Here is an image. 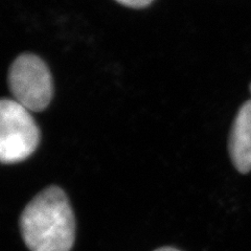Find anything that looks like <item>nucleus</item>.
Returning a JSON list of instances; mask_svg holds the SVG:
<instances>
[{
	"instance_id": "nucleus-1",
	"label": "nucleus",
	"mask_w": 251,
	"mask_h": 251,
	"mask_svg": "<svg viewBox=\"0 0 251 251\" xmlns=\"http://www.w3.org/2000/svg\"><path fill=\"white\" fill-rule=\"evenodd\" d=\"M19 227L30 251H70L75 220L65 192L53 185L39 193L23 209Z\"/></svg>"
},
{
	"instance_id": "nucleus-2",
	"label": "nucleus",
	"mask_w": 251,
	"mask_h": 251,
	"mask_svg": "<svg viewBox=\"0 0 251 251\" xmlns=\"http://www.w3.org/2000/svg\"><path fill=\"white\" fill-rule=\"evenodd\" d=\"M40 140V131L29 110L15 100L0 99V162L27 159Z\"/></svg>"
},
{
	"instance_id": "nucleus-3",
	"label": "nucleus",
	"mask_w": 251,
	"mask_h": 251,
	"mask_svg": "<svg viewBox=\"0 0 251 251\" xmlns=\"http://www.w3.org/2000/svg\"><path fill=\"white\" fill-rule=\"evenodd\" d=\"M14 100L30 112H39L50 105L53 85L45 63L35 54H21L14 61L9 74Z\"/></svg>"
},
{
	"instance_id": "nucleus-4",
	"label": "nucleus",
	"mask_w": 251,
	"mask_h": 251,
	"mask_svg": "<svg viewBox=\"0 0 251 251\" xmlns=\"http://www.w3.org/2000/svg\"><path fill=\"white\" fill-rule=\"evenodd\" d=\"M234 168L242 174L251 171V100L246 101L235 117L229 141Z\"/></svg>"
},
{
	"instance_id": "nucleus-5",
	"label": "nucleus",
	"mask_w": 251,
	"mask_h": 251,
	"mask_svg": "<svg viewBox=\"0 0 251 251\" xmlns=\"http://www.w3.org/2000/svg\"><path fill=\"white\" fill-rule=\"evenodd\" d=\"M116 1L126 6L140 9V7H145L149 4H151L154 0H116Z\"/></svg>"
},
{
	"instance_id": "nucleus-6",
	"label": "nucleus",
	"mask_w": 251,
	"mask_h": 251,
	"mask_svg": "<svg viewBox=\"0 0 251 251\" xmlns=\"http://www.w3.org/2000/svg\"><path fill=\"white\" fill-rule=\"evenodd\" d=\"M154 251H181V250H179V249H177L175 247H172V246H164V247H160L158 249H156Z\"/></svg>"
},
{
	"instance_id": "nucleus-7",
	"label": "nucleus",
	"mask_w": 251,
	"mask_h": 251,
	"mask_svg": "<svg viewBox=\"0 0 251 251\" xmlns=\"http://www.w3.org/2000/svg\"><path fill=\"white\" fill-rule=\"evenodd\" d=\"M250 89H251V86H250Z\"/></svg>"
}]
</instances>
